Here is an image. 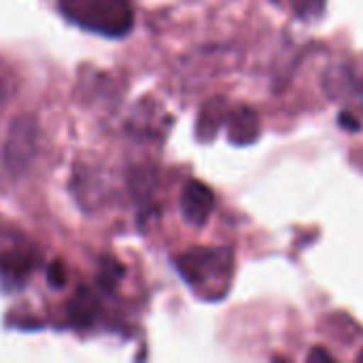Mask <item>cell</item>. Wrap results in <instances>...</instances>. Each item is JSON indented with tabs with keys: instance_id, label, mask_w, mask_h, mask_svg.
Masks as SVG:
<instances>
[{
	"instance_id": "obj_2",
	"label": "cell",
	"mask_w": 363,
	"mask_h": 363,
	"mask_svg": "<svg viewBox=\"0 0 363 363\" xmlns=\"http://www.w3.org/2000/svg\"><path fill=\"white\" fill-rule=\"evenodd\" d=\"M57 9L70 23L106 38H123L134 28L130 0H57Z\"/></svg>"
},
{
	"instance_id": "obj_13",
	"label": "cell",
	"mask_w": 363,
	"mask_h": 363,
	"mask_svg": "<svg viewBox=\"0 0 363 363\" xmlns=\"http://www.w3.org/2000/svg\"><path fill=\"white\" fill-rule=\"evenodd\" d=\"M334 362V355L332 353H328V351H323V349H313L311 353H308V362Z\"/></svg>"
},
{
	"instance_id": "obj_4",
	"label": "cell",
	"mask_w": 363,
	"mask_h": 363,
	"mask_svg": "<svg viewBox=\"0 0 363 363\" xmlns=\"http://www.w3.org/2000/svg\"><path fill=\"white\" fill-rule=\"evenodd\" d=\"M215 208V194L202 181H189L181 194V213L189 225L202 228Z\"/></svg>"
},
{
	"instance_id": "obj_7",
	"label": "cell",
	"mask_w": 363,
	"mask_h": 363,
	"mask_svg": "<svg viewBox=\"0 0 363 363\" xmlns=\"http://www.w3.org/2000/svg\"><path fill=\"white\" fill-rule=\"evenodd\" d=\"M100 313V300L89 287H79L68 302V321L72 328H89Z\"/></svg>"
},
{
	"instance_id": "obj_3",
	"label": "cell",
	"mask_w": 363,
	"mask_h": 363,
	"mask_svg": "<svg viewBox=\"0 0 363 363\" xmlns=\"http://www.w3.org/2000/svg\"><path fill=\"white\" fill-rule=\"evenodd\" d=\"M36 151V125L30 117H21L11 125L4 157L11 168H26Z\"/></svg>"
},
{
	"instance_id": "obj_14",
	"label": "cell",
	"mask_w": 363,
	"mask_h": 363,
	"mask_svg": "<svg viewBox=\"0 0 363 363\" xmlns=\"http://www.w3.org/2000/svg\"><path fill=\"white\" fill-rule=\"evenodd\" d=\"M2 102H4V87H2V83H0V106H2Z\"/></svg>"
},
{
	"instance_id": "obj_15",
	"label": "cell",
	"mask_w": 363,
	"mask_h": 363,
	"mask_svg": "<svg viewBox=\"0 0 363 363\" xmlns=\"http://www.w3.org/2000/svg\"><path fill=\"white\" fill-rule=\"evenodd\" d=\"M357 359H359V362H363V351H362V353H359V357H357Z\"/></svg>"
},
{
	"instance_id": "obj_12",
	"label": "cell",
	"mask_w": 363,
	"mask_h": 363,
	"mask_svg": "<svg viewBox=\"0 0 363 363\" xmlns=\"http://www.w3.org/2000/svg\"><path fill=\"white\" fill-rule=\"evenodd\" d=\"M340 125H342L345 130L355 132V130H359V125H362V123H359V119H357L353 113H347V111H345V113L340 115Z\"/></svg>"
},
{
	"instance_id": "obj_6",
	"label": "cell",
	"mask_w": 363,
	"mask_h": 363,
	"mask_svg": "<svg viewBox=\"0 0 363 363\" xmlns=\"http://www.w3.org/2000/svg\"><path fill=\"white\" fill-rule=\"evenodd\" d=\"M34 255L23 245H9L0 251V274L13 285H21L32 272Z\"/></svg>"
},
{
	"instance_id": "obj_8",
	"label": "cell",
	"mask_w": 363,
	"mask_h": 363,
	"mask_svg": "<svg viewBox=\"0 0 363 363\" xmlns=\"http://www.w3.org/2000/svg\"><path fill=\"white\" fill-rule=\"evenodd\" d=\"M228 113H230V108H228L225 100L215 98V100L206 102V104L202 106V111H200V115H198V123H196V134H198V138H200V140H211V138H215L217 132H219V128L225 125Z\"/></svg>"
},
{
	"instance_id": "obj_11",
	"label": "cell",
	"mask_w": 363,
	"mask_h": 363,
	"mask_svg": "<svg viewBox=\"0 0 363 363\" xmlns=\"http://www.w3.org/2000/svg\"><path fill=\"white\" fill-rule=\"evenodd\" d=\"M49 285L51 287H55V289H62L64 285H66V279H68V274H66V268L62 266V264H53L51 268H49Z\"/></svg>"
},
{
	"instance_id": "obj_5",
	"label": "cell",
	"mask_w": 363,
	"mask_h": 363,
	"mask_svg": "<svg viewBox=\"0 0 363 363\" xmlns=\"http://www.w3.org/2000/svg\"><path fill=\"white\" fill-rule=\"evenodd\" d=\"M225 125H228V138L230 143L234 145H251L259 138L262 134V121H259V115L251 108V106H236L228 113V119H225Z\"/></svg>"
},
{
	"instance_id": "obj_10",
	"label": "cell",
	"mask_w": 363,
	"mask_h": 363,
	"mask_svg": "<svg viewBox=\"0 0 363 363\" xmlns=\"http://www.w3.org/2000/svg\"><path fill=\"white\" fill-rule=\"evenodd\" d=\"M289 2L294 6V13L300 19H313V17L321 15V11L325 6V0H289Z\"/></svg>"
},
{
	"instance_id": "obj_1",
	"label": "cell",
	"mask_w": 363,
	"mask_h": 363,
	"mask_svg": "<svg viewBox=\"0 0 363 363\" xmlns=\"http://www.w3.org/2000/svg\"><path fill=\"white\" fill-rule=\"evenodd\" d=\"M185 283L206 298H223L232 283L234 253L228 247H196L177 257Z\"/></svg>"
},
{
	"instance_id": "obj_9",
	"label": "cell",
	"mask_w": 363,
	"mask_h": 363,
	"mask_svg": "<svg viewBox=\"0 0 363 363\" xmlns=\"http://www.w3.org/2000/svg\"><path fill=\"white\" fill-rule=\"evenodd\" d=\"M123 274V266L111 257H106L104 262H100V270H98V287L102 291H113L117 287V283L121 281Z\"/></svg>"
}]
</instances>
